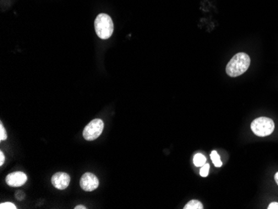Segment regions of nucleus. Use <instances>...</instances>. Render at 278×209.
I'll list each match as a JSON object with an SVG mask.
<instances>
[{
  "mask_svg": "<svg viewBox=\"0 0 278 209\" xmlns=\"http://www.w3.org/2000/svg\"><path fill=\"white\" fill-rule=\"evenodd\" d=\"M4 161H5V156L3 155V152H0V165H2L4 163Z\"/></svg>",
  "mask_w": 278,
  "mask_h": 209,
  "instance_id": "2eb2a0df",
  "label": "nucleus"
},
{
  "mask_svg": "<svg viewBox=\"0 0 278 209\" xmlns=\"http://www.w3.org/2000/svg\"><path fill=\"white\" fill-rule=\"evenodd\" d=\"M206 161H207V158L202 154H197L193 157V163L196 167H203V165L205 164Z\"/></svg>",
  "mask_w": 278,
  "mask_h": 209,
  "instance_id": "6e6552de",
  "label": "nucleus"
},
{
  "mask_svg": "<svg viewBox=\"0 0 278 209\" xmlns=\"http://www.w3.org/2000/svg\"><path fill=\"white\" fill-rule=\"evenodd\" d=\"M274 178H275L276 183H277V184H278V173H276Z\"/></svg>",
  "mask_w": 278,
  "mask_h": 209,
  "instance_id": "a211bd4d",
  "label": "nucleus"
},
{
  "mask_svg": "<svg viewBox=\"0 0 278 209\" xmlns=\"http://www.w3.org/2000/svg\"><path fill=\"white\" fill-rule=\"evenodd\" d=\"M94 28L97 35L101 40H108L113 33V22L110 15L106 13H100L97 16L94 21Z\"/></svg>",
  "mask_w": 278,
  "mask_h": 209,
  "instance_id": "f03ea898",
  "label": "nucleus"
},
{
  "mask_svg": "<svg viewBox=\"0 0 278 209\" xmlns=\"http://www.w3.org/2000/svg\"><path fill=\"white\" fill-rule=\"evenodd\" d=\"M104 128V121L100 118L94 119L83 129V138L87 141H94L101 135Z\"/></svg>",
  "mask_w": 278,
  "mask_h": 209,
  "instance_id": "20e7f679",
  "label": "nucleus"
},
{
  "mask_svg": "<svg viewBox=\"0 0 278 209\" xmlns=\"http://www.w3.org/2000/svg\"><path fill=\"white\" fill-rule=\"evenodd\" d=\"M70 176L68 173L58 172L54 174L51 178V183L55 188L58 190H64L68 188L70 183Z\"/></svg>",
  "mask_w": 278,
  "mask_h": 209,
  "instance_id": "423d86ee",
  "label": "nucleus"
},
{
  "mask_svg": "<svg viewBox=\"0 0 278 209\" xmlns=\"http://www.w3.org/2000/svg\"><path fill=\"white\" fill-rule=\"evenodd\" d=\"M15 197L16 199H18V200L22 201V200H24V198H25V194L22 191H18L16 192Z\"/></svg>",
  "mask_w": 278,
  "mask_h": 209,
  "instance_id": "4468645a",
  "label": "nucleus"
},
{
  "mask_svg": "<svg viewBox=\"0 0 278 209\" xmlns=\"http://www.w3.org/2000/svg\"><path fill=\"white\" fill-rule=\"evenodd\" d=\"M268 209H278V203H272V204H269V206L268 208Z\"/></svg>",
  "mask_w": 278,
  "mask_h": 209,
  "instance_id": "dca6fc26",
  "label": "nucleus"
},
{
  "mask_svg": "<svg viewBox=\"0 0 278 209\" xmlns=\"http://www.w3.org/2000/svg\"><path fill=\"white\" fill-rule=\"evenodd\" d=\"M7 139V133L5 128L3 127V123H0V141H4Z\"/></svg>",
  "mask_w": 278,
  "mask_h": 209,
  "instance_id": "f8f14e48",
  "label": "nucleus"
},
{
  "mask_svg": "<svg viewBox=\"0 0 278 209\" xmlns=\"http://www.w3.org/2000/svg\"><path fill=\"white\" fill-rule=\"evenodd\" d=\"M184 209H203V205L198 200H191L185 205Z\"/></svg>",
  "mask_w": 278,
  "mask_h": 209,
  "instance_id": "1a4fd4ad",
  "label": "nucleus"
},
{
  "mask_svg": "<svg viewBox=\"0 0 278 209\" xmlns=\"http://www.w3.org/2000/svg\"><path fill=\"white\" fill-rule=\"evenodd\" d=\"M251 59L247 53L238 52L234 55L233 58L229 61L226 68L227 75L232 78L242 75L249 68Z\"/></svg>",
  "mask_w": 278,
  "mask_h": 209,
  "instance_id": "f257e3e1",
  "label": "nucleus"
},
{
  "mask_svg": "<svg viewBox=\"0 0 278 209\" xmlns=\"http://www.w3.org/2000/svg\"><path fill=\"white\" fill-rule=\"evenodd\" d=\"M252 131L258 137H266L273 134L275 123L273 119L267 117H260L252 121L251 124Z\"/></svg>",
  "mask_w": 278,
  "mask_h": 209,
  "instance_id": "7ed1b4c3",
  "label": "nucleus"
},
{
  "mask_svg": "<svg viewBox=\"0 0 278 209\" xmlns=\"http://www.w3.org/2000/svg\"><path fill=\"white\" fill-rule=\"evenodd\" d=\"M27 175L23 172L11 173L6 177L5 182L8 186L13 188H18L25 184L27 182Z\"/></svg>",
  "mask_w": 278,
  "mask_h": 209,
  "instance_id": "0eeeda50",
  "label": "nucleus"
},
{
  "mask_svg": "<svg viewBox=\"0 0 278 209\" xmlns=\"http://www.w3.org/2000/svg\"><path fill=\"white\" fill-rule=\"evenodd\" d=\"M75 209H86L87 208L85 206H83V205H78V206H76L74 208Z\"/></svg>",
  "mask_w": 278,
  "mask_h": 209,
  "instance_id": "f3484780",
  "label": "nucleus"
},
{
  "mask_svg": "<svg viewBox=\"0 0 278 209\" xmlns=\"http://www.w3.org/2000/svg\"><path fill=\"white\" fill-rule=\"evenodd\" d=\"M0 209H16L15 205L13 204V203H9V202H7V203H3V204H0Z\"/></svg>",
  "mask_w": 278,
  "mask_h": 209,
  "instance_id": "ddd939ff",
  "label": "nucleus"
},
{
  "mask_svg": "<svg viewBox=\"0 0 278 209\" xmlns=\"http://www.w3.org/2000/svg\"><path fill=\"white\" fill-rule=\"evenodd\" d=\"M209 169H210V165L205 163L203 167H201L200 175L202 177H204V178L208 177Z\"/></svg>",
  "mask_w": 278,
  "mask_h": 209,
  "instance_id": "9b49d317",
  "label": "nucleus"
},
{
  "mask_svg": "<svg viewBox=\"0 0 278 209\" xmlns=\"http://www.w3.org/2000/svg\"><path fill=\"white\" fill-rule=\"evenodd\" d=\"M80 186L83 190L86 192H93L99 188V180L94 173H84L80 179Z\"/></svg>",
  "mask_w": 278,
  "mask_h": 209,
  "instance_id": "39448f33",
  "label": "nucleus"
},
{
  "mask_svg": "<svg viewBox=\"0 0 278 209\" xmlns=\"http://www.w3.org/2000/svg\"><path fill=\"white\" fill-rule=\"evenodd\" d=\"M211 158L213 160V164L215 165L217 167H221L222 165V162L220 159V156L217 151H213L211 153Z\"/></svg>",
  "mask_w": 278,
  "mask_h": 209,
  "instance_id": "9d476101",
  "label": "nucleus"
}]
</instances>
